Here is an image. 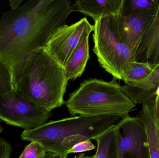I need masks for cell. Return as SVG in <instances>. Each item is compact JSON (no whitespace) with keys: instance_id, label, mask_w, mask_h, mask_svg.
Masks as SVG:
<instances>
[{"instance_id":"6da1fadb","label":"cell","mask_w":159,"mask_h":158,"mask_svg":"<svg viewBox=\"0 0 159 158\" xmlns=\"http://www.w3.org/2000/svg\"><path fill=\"white\" fill-rule=\"evenodd\" d=\"M74 6L69 0H30L6 11L0 20V63L7 70L14 89L32 53L44 47L65 25Z\"/></svg>"},{"instance_id":"7a4b0ae2","label":"cell","mask_w":159,"mask_h":158,"mask_svg":"<svg viewBox=\"0 0 159 158\" xmlns=\"http://www.w3.org/2000/svg\"><path fill=\"white\" fill-rule=\"evenodd\" d=\"M68 81L64 68L43 47L32 53L15 89L52 111L65 104L63 97Z\"/></svg>"},{"instance_id":"3957f363","label":"cell","mask_w":159,"mask_h":158,"mask_svg":"<svg viewBox=\"0 0 159 158\" xmlns=\"http://www.w3.org/2000/svg\"><path fill=\"white\" fill-rule=\"evenodd\" d=\"M121 86L115 78L110 82L86 80L70 95L65 104L72 117L116 116L127 118L135 105L125 95Z\"/></svg>"},{"instance_id":"277c9868","label":"cell","mask_w":159,"mask_h":158,"mask_svg":"<svg viewBox=\"0 0 159 158\" xmlns=\"http://www.w3.org/2000/svg\"><path fill=\"white\" fill-rule=\"evenodd\" d=\"M120 119L116 116H79L51 121L35 129L25 130L21 134V139L39 143L47 153L62 155L64 153L61 144L66 138L80 135L89 140H95L112 125L117 123Z\"/></svg>"},{"instance_id":"5b68a950","label":"cell","mask_w":159,"mask_h":158,"mask_svg":"<svg viewBox=\"0 0 159 158\" xmlns=\"http://www.w3.org/2000/svg\"><path fill=\"white\" fill-rule=\"evenodd\" d=\"M119 14L101 17L94 21L93 51L102 68L117 79L123 80L134 55L122 42L118 29Z\"/></svg>"},{"instance_id":"8992f818","label":"cell","mask_w":159,"mask_h":158,"mask_svg":"<svg viewBox=\"0 0 159 158\" xmlns=\"http://www.w3.org/2000/svg\"><path fill=\"white\" fill-rule=\"evenodd\" d=\"M49 111L22 94L17 89L0 96V120L25 130L35 129L48 122Z\"/></svg>"},{"instance_id":"52a82bcc","label":"cell","mask_w":159,"mask_h":158,"mask_svg":"<svg viewBox=\"0 0 159 158\" xmlns=\"http://www.w3.org/2000/svg\"><path fill=\"white\" fill-rule=\"evenodd\" d=\"M93 27L86 17L78 22L58 28L51 35L44 48L63 67L82 40L89 37Z\"/></svg>"},{"instance_id":"ba28073f","label":"cell","mask_w":159,"mask_h":158,"mask_svg":"<svg viewBox=\"0 0 159 158\" xmlns=\"http://www.w3.org/2000/svg\"><path fill=\"white\" fill-rule=\"evenodd\" d=\"M116 128L118 158H150L145 128L140 118L120 120Z\"/></svg>"},{"instance_id":"9c48e42d","label":"cell","mask_w":159,"mask_h":158,"mask_svg":"<svg viewBox=\"0 0 159 158\" xmlns=\"http://www.w3.org/2000/svg\"><path fill=\"white\" fill-rule=\"evenodd\" d=\"M156 4L151 8L142 12L118 16V29L122 42L135 56L142 36L148 27L156 9Z\"/></svg>"},{"instance_id":"30bf717a","label":"cell","mask_w":159,"mask_h":158,"mask_svg":"<svg viewBox=\"0 0 159 158\" xmlns=\"http://www.w3.org/2000/svg\"><path fill=\"white\" fill-rule=\"evenodd\" d=\"M134 59L136 62L159 65V0L154 15L142 36Z\"/></svg>"},{"instance_id":"8fae6325","label":"cell","mask_w":159,"mask_h":158,"mask_svg":"<svg viewBox=\"0 0 159 158\" xmlns=\"http://www.w3.org/2000/svg\"><path fill=\"white\" fill-rule=\"evenodd\" d=\"M159 86V65L145 79L137 83L125 84L121 88L134 104L143 105L154 99Z\"/></svg>"},{"instance_id":"7c38bea8","label":"cell","mask_w":159,"mask_h":158,"mask_svg":"<svg viewBox=\"0 0 159 158\" xmlns=\"http://www.w3.org/2000/svg\"><path fill=\"white\" fill-rule=\"evenodd\" d=\"M124 0H76L74 6L76 11L91 17L94 21L101 17L121 13Z\"/></svg>"},{"instance_id":"4fadbf2b","label":"cell","mask_w":159,"mask_h":158,"mask_svg":"<svg viewBox=\"0 0 159 158\" xmlns=\"http://www.w3.org/2000/svg\"><path fill=\"white\" fill-rule=\"evenodd\" d=\"M137 117L142 120L145 128L150 158H159V128L154 117L153 99L143 105Z\"/></svg>"},{"instance_id":"5bb4252c","label":"cell","mask_w":159,"mask_h":158,"mask_svg":"<svg viewBox=\"0 0 159 158\" xmlns=\"http://www.w3.org/2000/svg\"><path fill=\"white\" fill-rule=\"evenodd\" d=\"M89 37L84 38L70 58L64 67L68 80H75L85 70L89 58Z\"/></svg>"},{"instance_id":"9a60e30c","label":"cell","mask_w":159,"mask_h":158,"mask_svg":"<svg viewBox=\"0 0 159 158\" xmlns=\"http://www.w3.org/2000/svg\"><path fill=\"white\" fill-rule=\"evenodd\" d=\"M97 149L94 158H118V139L116 125L95 139Z\"/></svg>"},{"instance_id":"2e32d148","label":"cell","mask_w":159,"mask_h":158,"mask_svg":"<svg viewBox=\"0 0 159 158\" xmlns=\"http://www.w3.org/2000/svg\"><path fill=\"white\" fill-rule=\"evenodd\" d=\"M157 66L147 62L134 61L125 73L123 81L127 84L140 82L147 78Z\"/></svg>"},{"instance_id":"e0dca14e","label":"cell","mask_w":159,"mask_h":158,"mask_svg":"<svg viewBox=\"0 0 159 158\" xmlns=\"http://www.w3.org/2000/svg\"><path fill=\"white\" fill-rule=\"evenodd\" d=\"M157 0H124L121 15H129L147 10L154 6Z\"/></svg>"},{"instance_id":"ac0fdd59","label":"cell","mask_w":159,"mask_h":158,"mask_svg":"<svg viewBox=\"0 0 159 158\" xmlns=\"http://www.w3.org/2000/svg\"><path fill=\"white\" fill-rule=\"evenodd\" d=\"M47 153L41 144L32 142L26 146L19 158H43Z\"/></svg>"},{"instance_id":"d6986e66","label":"cell","mask_w":159,"mask_h":158,"mask_svg":"<svg viewBox=\"0 0 159 158\" xmlns=\"http://www.w3.org/2000/svg\"><path fill=\"white\" fill-rule=\"evenodd\" d=\"M13 89L9 72L5 67L0 63V96L11 92Z\"/></svg>"},{"instance_id":"ffe728a7","label":"cell","mask_w":159,"mask_h":158,"mask_svg":"<svg viewBox=\"0 0 159 158\" xmlns=\"http://www.w3.org/2000/svg\"><path fill=\"white\" fill-rule=\"evenodd\" d=\"M95 147L92 143L90 140H87L73 147L71 149L67 151L68 154L70 153H81V152L89 151L95 148Z\"/></svg>"},{"instance_id":"44dd1931","label":"cell","mask_w":159,"mask_h":158,"mask_svg":"<svg viewBox=\"0 0 159 158\" xmlns=\"http://www.w3.org/2000/svg\"><path fill=\"white\" fill-rule=\"evenodd\" d=\"M12 151L11 144L4 138H0V158H10Z\"/></svg>"},{"instance_id":"7402d4cb","label":"cell","mask_w":159,"mask_h":158,"mask_svg":"<svg viewBox=\"0 0 159 158\" xmlns=\"http://www.w3.org/2000/svg\"><path fill=\"white\" fill-rule=\"evenodd\" d=\"M153 110L155 121L159 128V96L156 95L153 99Z\"/></svg>"},{"instance_id":"603a6c76","label":"cell","mask_w":159,"mask_h":158,"mask_svg":"<svg viewBox=\"0 0 159 158\" xmlns=\"http://www.w3.org/2000/svg\"><path fill=\"white\" fill-rule=\"evenodd\" d=\"M69 154H64L62 155L53 154V153H47L43 158H68Z\"/></svg>"},{"instance_id":"cb8c5ba5","label":"cell","mask_w":159,"mask_h":158,"mask_svg":"<svg viewBox=\"0 0 159 158\" xmlns=\"http://www.w3.org/2000/svg\"><path fill=\"white\" fill-rule=\"evenodd\" d=\"M23 1V0H11V1H9V5L11 7V9H16L19 7Z\"/></svg>"},{"instance_id":"d4e9b609","label":"cell","mask_w":159,"mask_h":158,"mask_svg":"<svg viewBox=\"0 0 159 158\" xmlns=\"http://www.w3.org/2000/svg\"><path fill=\"white\" fill-rule=\"evenodd\" d=\"M74 158H94V156H85L84 154H81L77 157H75Z\"/></svg>"},{"instance_id":"484cf974","label":"cell","mask_w":159,"mask_h":158,"mask_svg":"<svg viewBox=\"0 0 159 158\" xmlns=\"http://www.w3.org/2000/svg\"><path fill=\"white\" fill-rule=\"evenodd\" d=\"M0 123H1V120H0ZM3 130L1 124H0V134L2 132Z\"/></svg>"}]
</instances>
